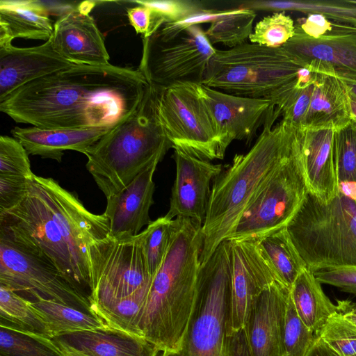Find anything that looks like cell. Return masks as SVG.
Here are the masks:
<instances>
[{
  "label": "cell",
  "mask_w": 356,
  "mask_h": 356,
  "mask_svg": "<svg viewBox=\"0 0 356 356\" xmlns=\"http://www.w3.org/2000/svg\"><path fill=\"white\" fill-rule=\"evenodd\" d=\"M148 84L138 69L76 64L19 87L0 111L42 129L113 127L136 108Z\"/></svg>",
  "instance_id": "6da1fadb"
},
{
  "label": "cell",
  "mask_w": 356,
  "mask_h": 356,
  "mask_svg": "<svg viewBox=\"0 0 356 356\" xmlns=\"http://www.w3.org/2000/svg\"><path fill=\"white\" fill-rule=\"evenodd\" d=\"M110 234L104 213L88 211L52 178L33 175L16 207L0 213V236L53 265L79 293L92 289L90 245Z\"/></svg>",
  "instance_id": "7a4b0ae2"
},
{
  "label": "cell",
  "mask_w": 356,
  "mask_h": 356,
  "mask_svg": "<svg viewBox=\"0 0 356 356\" xmlns=\"http://www.w3.org/2000/svg\"><path fill=\"white\" fill-rule=\"evenodd\" d=\"M202 226L177 217L165 256L152 277L140 312V335L155 345L162 356L184 349L197 306Z\"/></svg>",
  "instance_id": "3957f363"
},
{
  "label": "cell",
  "mask_w": 356,
  "mask_h": 356,
  "mask_svg": "<svg viewBox=\"0 0 356 356\" xmlns=\"http://www.w3.org/2000/svg\"><path fill=\"white\" fill-rule=\"evenodd\" d=\"M273 123L267 122L252 148L236 154L213 181L202 227L200 264L233 234L252 199L305 136L307 130L286 120Z\"/></svg>",
  "instance_id": "277c9868"
},
{
  "label": "cell",
  "mask_w": 356,
  "mask_h": 356,
  "mask_svg": "<svg viewBox=\"0 0 356 356\" xmlns=\"http://www.w3.org/2000/svg\"><path fill=\"white\" fill-rule=\"evenodd\" d=\"M159 86L149 83L136 108L83 153L87 170L106 198L172 148L159 118Z\"/></svg>",
  "instance_id": "5b68a950"
},
{
  "label": "cell",
  "mask_w": 356,
  "mask_h": 356,
  "mask_svg": "<svg viewBox=\"0 0 356 356\" xmlns=\"http://www.w3.org/2000/svg\"><path fill=\"white\" fill-rule=\"evenodd\" d=\"M307 63L283 47L252 42L216 49L202 83L231 95L267 99L282 110L296 90L299 70Z\"/></svg>",
  "instance_id": "8992f818"
},
{
  "label": "cell",
  "mask_w": 356,
  "mask_h": 356,
  "mask_svg": "<svg viewBox=\"0 0 356 356\" xmlns=\"http://www.w3.org/2000/svg\"><path fill=\"white\" fill-rule=\"evenodd\" d=\"M309 270L356 267V199L339 188L325 202L308 191L286 227Z\"/></svg>",
  "instance_id": "52a82bcc"
},
{
  "label": "cell",
  "mask_w": 356,
  "mask_h": 356,
  "mask_svg": "<svg viewBox=\"0 0 356 356\" xmlns=\"http://www.w3.org/2000/svg\"><path fill=\"white\" fill-rule=\"evenodd\" d=\"M305 138L306 134L256 193L226 241H258L286 227L309 191L303 162Z\"/></svg>",
  "instance_id": "ba28073f"
},
{
  "label": "cell",
  "mask_w": 356,
  "mask_h": 356,
  "mask_svg": "<svg viewBox=\"0 0 356 356\" xmlns=\"http://www.w3.org/2000/svg\"><path fill=\"white\" fill-rule=\"evenodd\" d=\"M92 289L90 302L94 314L129 297L151 284L143 234L106 237L90 247ZM99 317V316H98Z\"/></svg>",
  "instance_id": "9c48e42d"
},
{
  "label": "cell",
  "mask_w": 356,
  "mask_h": 356,
  "mask_svg": "<svg viewBox=\"0 0 356 356\" xmlns=\"http://www.w3.org/2000/svg\"><path fill=\"white\" fill-rule=\"evenodd\" d=\"M231 275L230 242L224 241L200 265L197 302L200 309L191 325L184 349L175 356H225Z\"/></svg>",
  "instance_id": "30bf717a"
},
{
  "label": "cell",
  "mask_w": 356,
  "mask_h": 356,
  "mask_svg": "<svg viewBox=\"0 0 356 356\" xmlns=\"http://www.w3.org/2000/svg\"><path fill=\"white\" fill-rule=\"evenodd\" d=\"M158 104L172 148L209 161L224 158L227 149L215 131L195 82L159 87Z\"/></svg>",
  "instance_id": "8fae6325"
},
{
  "label": "cell",
  "mask_w": 356,
  "mask_h": 356,
  "mask_svg": "<svg viewBox=\"0 0 356 356\" xmlns=\"http://www.w3.org/2000/svg\"><path fill=\"white\" fill-rule=\"evenodd\" d=\"M216 49L200 25L166 40L143 38L138 70L149 83L166 87L178 82L201 83Z\"/></svg>",
  "instance_id": "7c38bea8"
},
{
  "label": "cell",
  "mask_w": 356,
  "mask_h": 356,
  "mask_svg": "<svg viewBox=\"0 0 356 356\" xmlns=\"http://www.w3.org/2000/svg\"><path fill=\"white\" fill-rule=\"evenodd\" d=\"M0 284L31 301L45 299L94 314L89 299L51 264L0 236Z\"/></svg>",
  "instance_id": "4fadbf2b"
},
{
  "label": "cell",
  "mask_w": 356,
  "mask_h": 356,
  "mask_svg": "<svg viewBox=\"0 0 356 356\" xmlns=\"http://www.w3.org/2000/svg\"><path fill=\"white\" fill-rule=\"evenodd\" d=\"M229 242L232 275L226 336L245 327L260 294L278 282L257 241Z\"/></svg>",
  "instance_id": "5bb4252c"
},
{
  "label": "cell",
  "mask_w": 356,
  "mask_h": 356,
  "mask_svg": "<svg viewBox=\"0 0 356 356\" xmlns=\"http://www.w3.org/2000/svg\"><path fill=\"white\" fill-rule=\"evenodd\" d=\"M195 88L226 149L234 140L250 142L259 127L280 115L267 99L231 95L202 83L195 82Z\"/></svg>",
  "instance_id": "9a60e30c"
},
{
  "label": "cell",
  "mask_w": 356,
  "mask_h": 356,
  "mask_svg": "<svg viewBox=\"0 0 356 356\" xmlns=\"http://www.w3.org/2000/svg\"><path fill=\"white\" fill-rule=\"evenodd\" d=\"M172 157L176 177L165 216L171 220L175 217L188 218L202 227L213 181L223 171V166L178 149H174Z\"/></svg>",
  "instance_id": "2e32d148"
},
{
  "label": "cell",
  "mask_w": 356,
  "mask_h": 356,
  "mask_svg": "<svg viewBox=\"0 0 356 356\" xmlns=\"http://www.w3.org/2000/svg\"><path fill=\"white\" fill-rule=\"evenodd\" d=\"M93 2H82L63 13L54 24L51 37L56 51L75 64H110L104 38L90 15Z\"/></svg>",
  "instance_id": "e0dca14e"
},
{
  "label": "cell",
  "mask_w": 356,
  "mask_h": 356,
  "mask_svg": "<svg viewBox=\"0 0 356 356\" xmlns=\"http://www.w3.org/2000/svg\"><path fill=\"white\" fill-rule=\"evenodd\" d=\"M332 25L331 31L318 38L309 37L296 27L293 37L283 47L306 63L325 62L342 79L356 81V27Z\"/></svg>",
  "instance_id": "ac0fdd59"
},
{
  "label": "cell",
  "mask_w": 356,
  "mask_h": 356,
  "mask_svg": "<svg viewBox=\"0 0 356 356\" xmlns=\"http://www.w3.org/2000/svg\"><path fill=\"white\" fill-rule=\"evenodd\" d=\"M76 65L60 55L51 38L31 47H0V101L38 78Z\"/></svg>",
  "instance_id": "d6986e66"
},
{
  "label": "cell",
  "mask_w": 356,
  "mask_h": 356,
  "mask_svg": "<svg viewBox=\"0 0 356 356\" xmlns=\"http://www.w3.org/2000/svg\"><path fill=\"white\" fill-rule=\"evenodd\" d=\"M290 289L278 282L257 298L245 326L253 356H285L284 323Z\"/></svg>",
  "instance_id": "ffe728a7"
},
{
  "label": "cell",
  "mask_w": 356,
  "mask_h": 356,
  "mask_svg": "<svg viewBox=\"0 0 356 356\" xmlns=\"http://www.w3.org/2000/svg\"><path fill=\"white\" fill-rule=\"evenodd\" d=\"M159 163H152L120 192L106 198L104 213L109 220L111 236H136L152 222L149 211L154 203L153 176Z\"/></svg>",
  "instance_id": "44dd1931"
},
{
  "label": "cell",
  "mask_w": 356,
  "mask_h": 356,
  "mask_svg": "<svg viewBox=\"0 0 356 356\" xmlns=\"http://www.w3.org/2000/svg\"><path fill=\"white\" fill-rule=\"evenodd\" d=\"M316 72V79L304 129H341L352 120L350 89L334 70Z\"/></svg>",
  "instance_id": "7402d4cb"
},
{
  "label": "cell",
  "mask_w": 356,
  "mask_h": 356,
  "mask_svg": "<svg viewBox=\"0 0 356 356\" xmlns=\"http://www.w3.org/2000/svg\"><path fill=\"white\" fill-rule=\"evenodd\" d=\"M113 127L90 129H42L36 127L11 130L13 137L24 147L29 154L38 155L60 162L65 150L83 153Z\"/></svg>",
  "instance_id": "603a6c76"
},
{
  "label": "cell",
  "mask_w": 356,
  "mask_h": 356,
  "mask_svg": "<svg viewBox=\"0 0 356 356\" xmlns=\"http://www.w3.org/2000/svg\"><path fill=\"white\" fill-rule=\"evenodd\" d=\"M86 356H158L161 350L145 337L105 327L54 337Z\"/></svg>",
  "instance_id": "cb8c5ba5"
},
{
  "label": "cell",
  "mask_w": 356,
  "mask_h": 356,
  "mask_svg": "<svg viewBox=\"0 0 356 356\" xmlns=\"http://www.w3.org/2000/svg\"><path fill=\"white\" fill-rule=\"evenodd\" d=\"M333 129L307 130L303 162L309 191L323 201L339 191Z\"/></svg>",
  "instance_id": "d4e9b609"
},
{
  "label": "cell",
  "mask_w": 356,
  "mask_h": 356,
  "mask_svg": "<svg viewBox=\"0 0 356 356\" xmlns=\"http://www.w3.org/2000/svg\"><path fill=\"white\" fill-rule=\"evenodd\" d=\"M54 25L47 8L39 1H0V47L16 38L47 41Z\"/></svg>",
  "instance_id": "484cf974"
},
{
  "label": "cell",
  "mask_w": 356,
  "mask_h": 356,
  "mask_svg": "<svg viewBox=\"0 0 356 356\" xmlns=\"http://www.w3.org/2000/svg\"><path fill=\"white\" fill-rule=\"evenodd\" d=\"M321 284L307 268L290 289L298 315L317 337L327 321L337 312L336 305L325 295Z\"/></svg>",
  "instance_id": "4316f807"
},
{
  "label": "cell",
  "mask_w": 356,
  "mask_h": 356,
  "mask_svg": "<svg viewBox=\"0 0 356 356\" xmlns=\"http://www.w3.org/2000/svg\"><path fill=\"white\" fill-rule=\"evenodd\" d=\"M243 8L277 12L297 11L320 14L331 22L356 27V4L350 0H299L247 2Z\"/></svg>",
  "instance_id": "83f0119b"
},
{
  "label": "cell",
  "mask_w": 356,
  "mask_h": 356,
  "mask_svg": "<svg viewBox=\"0 0 356 356\" xmlns=\"http://www.w3.org/2000/svg\"><path fill=\"white\" fill-rule=\"evenodd\" d=\"M276 275L277 281L291 289L307 265L294 247L286 227L257 241Z\"/></svg>",
  "instance_id": "f1b7e54d"
},
{
  "label": "cell",
  "mask_w": 356,
  "mask_h": 356,
  "mask_svg": "<svg viewBox=\"0 0 356 356\" xmlns=\"http://www.w3.org/2000/svg\"><path fill=\"white\" fill-rule=\"evenodd\" d=\"M0 326L52 339L47 324L31 301L1 284Z\"/></svg>",
  "instance_id": "f546056e"
},
{
  "label": "cell",
  "mask_w": 356,
  "mask_h": 356,
  "mask_svg": "<svg viewBox=\"0 0 356 356\" xmlns=\"http://www.w3.org/2000/svg\"><path fill=\"white\" fill-rule=\"evenodd\" d=\"M31 302L47 324L52 338L108 327L99 317L70 306L42 298Z\"/></svg>",
  "instance_id": "4dcf8cb0"
},
{
  "label": "cell",
  "mask_w": 356,
  "mask_h": 356,
  "mask_svg": "<svg viewBox=\"0 0 356 356\" xmlns=\"http://www.w3.org/2000/svg\"><path fill=\"white\" fill-rule=\"evenodd\" d=\"M255 17L254 10L245 8L225 10L210 23L205 34L212 44L221 43L234 48L248 42L253 32Z\"/></svg>",
  "instance_id": "1f68e13d"
},
{
  "label": "cell",
  "mask_w": 356,
  "mask_h": 356,
  "mask_svg": "<svg viewBox=\"0 0 356 356\" xmlns=\"http://www.w3.org/2000/svg\"><path fill=\"white\" fill-rule=\"evenodd\" d=\"M334 150L339 188L356 199V121L334 131Z\"/></svg>",
  "instance_id": "d6a6232c"
},
{
  "label": "cell",
  "mask_w": 356,
  "mask_h": 356,
  "mask_svg": "<svg viewBox=\"0 0 356 356\" xmlns=\"http://www.w3.org/2000/svg\"><path fill=\"white\" fill-rule=\"evenodd\" d=\"M0 356L64 355L52 339L0 326Z\"/></svg>",
  "instance_id": "836d02e7"
},
{
  "label": "cell",
  "mask_w": 356,
  "mask_h": 356,
  "mask_svg": "<svg viewBox=\"0 0 356 356\" xmlns=\"http://www.w3.org/2000/svg\"><path fill=\"white\" fill-rule=\"evenodd\" d=\"M174 220L160 217L147 225L141 233L148 268L153 277L161 264L170 244Z\"/></svg>",
  "instance_id": "e575fe53"
},
{
  "label": "cell",
  "mask_w": 356,
  "mask_h": 356,
  "mask_svg": "<svg viewBox=\"0 0 356 356\" xmlns=\"http://www.w3.org/2000/svg\"><path fill=\"white\" fill-rule=\"evenodd\" d=\"M296 32L295 22L285 12H275L258 22L249 37L252 43L268 47H282Z\"/></svg>",
  "instance_id": "d590c367"
},
{
  "label": "cell",
  "mask_w": 356,
  "mask_h": 356,
  "mask_svg": "<svg viewBox=\"0 0 356 356\" xmlns=\"http://www.w3.org/2000/svg\"><path fill=\"white\" fill-rule=\"evenodd\" d=\"M285 356H307L317 339L298 315L289 294L284 323Z\"/></svg>",
  "instance_id": "8d00e7d4"
},
{
  "label": "cell",
  "mask_w": 356,
  "mask_h": 356,
  "mask_svg": "<svg viewBox=\"0 0 356 356\" xmlns=\"http://www.w3.org/2000/svg\"><path fill=\"white\" fill-rule=\"evenodd\" d=\"M318 337L338 356H356V325L338 312L327 321Z\"/></svg>",
  "instance_id": "74e56055"
},
{
  "label": "cell",
  "mask_w": 356,
  "mask_h": 356,
  "mask_svg": "<svg viewBox=\"0 0 356 356\" xmlns=\"http://www.w3.org/2000/svg\"><path fill=\"white\" fill-rule=\"evenodd\" d=\"M29 154L22 143L8 136L0 137V175L31 178Z\"/></svg>",
  "instance_id": "f35d334b"
},
{
  "label": "cell",
  "mask_w": 356,
  "mask_h": 356,
  "mask_svg": "<svg viewBox=\"0 0 356 356\" xmlns=\"http://www.w3.org/2000/svg\"><path fill=\"white\" fill-rule=\"evenodd\" d=\"M150 8L165 22H176L206 8L200 1L189 0H142L134 1Z\"/></svg>",
  "instance_id": "ab89813d"
},
{
  "label": "cell",
  "mask_w": 356,
  "mask_h": 356,
  "mask_svg": "<svg viewBox=\"0 0 356 356\" xmlns=\"http://www.w3.org/2000/svg\"><path fill=\"white\" fill-rule=\"evenodd\" d=\"M29 179L0 175V213L16 207L25 199Z\"/></svg>",
  "instance_id": "60d3db41"
},
{
  "label": "cell",
  "mask_w": 356,
  "mask_h": 356,
  "mask_svg": "<svg viewBox=\"0 0 356 356\" xmlns=\"http://www.w3.org/2000/svg\"><path fill=\"white\" fill-rule=\"evenodd\" d=\"M314 83L303 88H296L295 91L282 110V119L304 129L305 117L311 102Z\"/></svg>",
  "instance_id": "b9f144b4"
},
{
  "label": "cell",
  "mask_w": 356,
  "mask_h": 356,
  "mask_svg": "<svg viewBox=\"0 0 356 356\" xmlns=\"http://www.w3.org/2000/svg\"><path fill=\"white\" fill-rule=\"evenodd\" d=\"M313 273L321 284L332 285L356 296V267L321 269Z\"/></svg>",
  "instance_id": "7bdbcfd3"
},
{
  "label": "cell",
  "mask_w": 356,
  "mask_h": 356,
  "mask_svg": "<svg viewBox=\"0 0 356 356\" xmlns=\"http://www.w3.org/2000/svg\"><path fill=\"white\" fill-rule=\"evenodd\" d=\"M131 25L142 38H147L158 29L165 21L150 8L137 5L127 10Z\"/></svg>",
  "instance_id": "ee69618b"
},
{
  "label": "cell",
  "mask_w": 356,
  "mask_h": 356,
  "mask_svg": "<svg viewBox=\"0 0 356 356\" xmlns=\"http://www.w3.org/2000/svg\"><path fill=\"white\" fill-rule=\"evenodd\" d=\"M297 29L309 37L318 38L332 31V22L320 14H308L295 24Z\"/></svg>",
  "instance_id": "f6af8a7d"
},
{
  "label": "cell",
  "mask_w": 356,
  "mask_h": 356,
  "mask_svg": "<svg viewBox=\"0 0 356 356\" xmlns=\"http://www.w3.org/2000/svg\"><path fill=\"white\" fill-rule=\"evenodd\" d=\"M225 356H253L245 327L226 336Z\"/></svg>",
  "instance_id": "bcb514c9"
},
{
  "label": "cell",
  "mask_w": 356,
  "mask_h": 356,
  "mask_svg": "<svg viewBox=\"0 0 356 356\" xmlns=\"http://www.w3.org/2000/svg\"><path fill=\"white\" fill-rule=\"evenodd\" d=\"M337 311L346 320L356 325V302L349 300H337Z\"/></svg>",
  "instance_id": "7dc6e473"
},
{
  "label": "cell",
  "mask_w": 356,
  "mask_h": 356,
  "mask_svg": "<svg viewBox=\"0 0 356 356\" xmlns=\"http://www.w3.org/2000/svg\"><path fill=\"white\" fill-rule=\"evenodd\" d=\"M307 356H338L318 337Z\"/></svg>",
  "instance_id": "c3c4849f"
},
{
  "label": "cell",
  "mask_w": 356,
  "mask_h": 356,
  "mask_svg": "<svg viewBox=\"0 0 356 356\" xmlns=\"http://www.w3.org/2000/svg\"><path fill=\"white\" fill-rule=\"evenodd\" d=\"M53 341L56 343L58 347L60 348L61 352L63 353L64 356H86L77 352L76 350L72 349L67 344L56 339H52Z\"/></svg>",
  "instance_id": "681fc988"
},
{
  "label": "cell",
  "mask_w": 356,
  "mask_h": 356,
  "mask_svg": "<svg viewBox=\"0 0 356 356\" xmlns=\"http://www.w3.org/2000/svg\"><path fill=\"white\" fill-rule=\"evenodd\" d=\"M350 104L352 120L356 121V95L350 90Z\"/></svg>",
  "instance_id": "f907efd6"
},
{
  "label": "cell",
  "mask_w": 356,
  "mask_h": 356,
  "mask_svg": "<svg viewBox=\"0 0 356 356\" xmlns=\"http://www.w3.org/2000/svg\"><path fill=\"white\" fill-rule=\"evenodd\" d=\"M346 84L348 85L350 90L356 95V81L348 80V79H343Z\"/></svg>",
  "instance_id": "816d5d0a"
}]
</instances>
